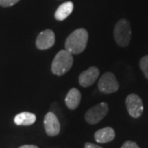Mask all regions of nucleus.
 <instances>
[{"label":"nucleus","instance_id":"7ed1b4c3","mask_svg":"<svg viewBox=\"0 0 148 148\" xmlns=\"http://www.w3.org/2000/svg\"><path fill=\"white\" fill-rule=\"evenodd\" d=\"M131 27L129 21L126 19H121L118 21L114 27V36L117 45L120 47H126L131 40Z\"/></svg>","mask_w":148,"mask_h":148},{"label":"nucleus","instance_id":"1a4fd4ad","mask_svg":"<svg viewBox=\"0 0 148 148\" xmlns=\"http://www.w3.org/2000/svg\"><path fill=\"white\" fill-rule=\"evenodd\" d=\"M100 71L96 67H90L82 73L79 76V84L82 87H88L93 85L98 79Z\"/></svg>","mask_w":148,"mask_h":148},{"label":"nucleus","instance_id":"ddd939ff","mask_svg":"<svg viewBox=\"0 0 148 148\" xmlns=\"http://www.w3.org/2000/svg\"><path fill=\"white\" fill-rule=\"evenodd\" d=\"M36 120V116L30 112H22L16 114L14 118V123L16 125L29 126L33 124Z\"/></svg>","mask_w":148,"mask_h":148},{"label":"nucleus","instance_id":"f3484780","mask_svg":"<svg viewBox=\"0 0 148 148\" xmlns=\"http://www.w3.org/2000/svg\"><path fill=\"white\" fill-rule=\"evenodd\" d=\"M85 148H103L98 146V145H95V144H93V143H86L85 144Z\"/></svg>","mask_w":148,"mask_h":148},{"label":"nucleus","instance_id":"f257e3e1","mask_svg":"<svg viewBox=\"0 0 148 148\" xmlns=\"http://www.w3.org/2000/svg\"><path fill=\"white\" fill-rule=\"evenodd\" d=\"M88 41V32L80 28L72 32L65 41V49L72 54H78L84 51Z\"/></svg>","mask_w":148,"mask_h":148},{"label":"nucleus","instance_id":"9d476101","mask_svg":"<svg viewBox=\"0 0 148 148\" xmlns=\"http://www.w3.org/2000/svg\"><path fill=\"white\" fill-rule=\"evenodd\" d=\"M115 138V132L112 127L101 128L95 133V140L99 143H106L113 141Z\"/></svg>","mask_w":148,"mask_h":148},{"label":"nucleus","instance_id":"20e7f679","mask_svg":"<svg viewBox=\"0 0 148 148\" xmlns=\"http://www.w3.org/2000/svg\"><path fill=\"white\" fill-rule=\"evenodd\" d=\"M108 105L102 102L89 109L85 114V119L90 124H95L102 120L108 113Z\"/></svg>","mask_w":148,"mask_h":148},{"label":"nucleus","instance_id":"f03ea898","mask_svg":"<svg viewBox=\"0 0 148 148\" xmlns=\"http://www.w3.org/2000/svg\"><path fill=\"white\" fill-rule=\"evenodd\" d=\"M73 64V54L66 49L61 50L53 58L51 65V71L54 75L63 76L71 69Z\"/></svg>","mask_w":148,"mask_h":148},{"label":"nucleus","instance_id":"6e6552de","mask_svg":"<svg viewBox=\"0 0 148 148\" xmlns=\"http://www.w3.org/2000/svg\"><path fill=\"white\" fill-rule=\"evenodd\" d=\"M55 43L54 32L49 29L41 32L36 38V47L39 49L45 50L51 48Z\"/></svg>","mask_w":148,"mask_h":148},{"label":"nucleus","instance_id":"a211bd4d","mask_svg":"<svg viewBox=\"0 0 148 148\" xmlns=\"http://www.w3.org/2000/svg\"><path fill=\"white\" fill-rule=\"evenodd\" d=\"M19 148H39L36 146H35V145H23V146H21Z\"/></svg>","mask_w":148,"mask_h":148},{"label":"nucleus","instance_id":"39448f33","mask_svg":"<svg viewBox=\"0 0 148 148\" xmlns=\"http://www.w3.org/2000/svg\"><path fill=\"white\" fill-rule=\"evenodd\" d=\"M119 85L116 77L112 73H106L101 77L98 82V88L101 92L111 94L119 90Z\"/></svg>","mask_w":148,"mask_h":148},{"label":"nucleus","instance_id":"0eeeda50","mask_svg":"<svg viewBox=\"0 0 148 148\" xmlns=\"http://www.w3.org/2000/svg\"><path fill=\"white\" fill-rule=\"evenodd\" d=\"M44 125L47 135L50 137H54L60 132V123L58 118L52 112H49L45 116Z\"/></svg>","mask_w":148,"mask_h":148},{"label":"nucleus","instance_id":"2eb2a0df","mask_svg":"<svg viewBox=\"0 0 148 148\" xmlns=\"http://www.w3.org/2000/svg\"><path fill=\"white\" fill-rule=\"evenodd\" d=\"M20 0H0V5L2 7H11L16 4Z\"/></svg>","mask_w":148,"mask_h":148},{"label":"nucleus","instance_id":"dca6fc26","mask_svg":"<svg viewBox=\"0 0 148 148\" xmlns=\"http://www.w3.org/2000/svg\"><path fill=\"white\" fill-rule=\"evenodd\" d=\"M121 148H140L138 147V145L134 142H131V141H127L123 144Z\"/></svg>","mask_w":148,"mask_h":148},{"label":"nucleus","instance_id":"4468645a","mask_svg":"<svg viewBox=\"0 0 148 148\" xmlns=\"http://www.w3.org/2000/svg\"><path fill=\"white\" fill-rule=\"evenodd\" d=\"M140 68L142 69L145 77L148 79V55L144 56L140 60Z\"/></svg>","mask_w":148,"mask_h":148},{"label":"nucleus","instance_id":"423d86ee","mask_svg":"<svg viewBox=\"0 0 148 148\" xmlns=\"http://www.w3.org/2000/svg\"><path fill=\"white\" fill-rule=\"evenodd\" d=\"M126 106L129 115L132 118H139L143 112L142 99L136 94H130L126 99Z\"/></svg>","mask_w":148,"mask_h":148},{"label":"nucleus","instance_id":"f8f14e48","mask_svg":"<svg viewBox=\"0 0 148 148\" xmlns=\"http://www.w3.org/2000/svg\"><path fill=\"white\" fill-rule=\"evenodd\" d=\"M73 3L72 2H65L58 8L55 12L54 17L58 21H64L73 12Z\"/></svg>","mask_w":148,"mask_h":148},{"label":"nucleus","instance_id":"9b49d317","mask_svg":"<svg viewBox=\"0 0 148 148\" xmlns=\"http://www.w3.org/2000/svg\"><path fill=\"white\" fill-rule=\"evenodd\" d=\"M81 98H82V95H81L79 90L77 88H72L69 90L68 95L65 98L66 106H68L69 109L73 110L79 106Z\"/></svg>","mask_w":148,"mask_h":148}]
</instances>
